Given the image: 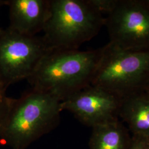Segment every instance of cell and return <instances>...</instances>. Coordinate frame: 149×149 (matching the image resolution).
<instances>
[{
	"label": "cell",
	"instance_id": "cell-8",
	"mask_svg": "<svg viewBox=\"0 0 149 149\" xmlns=\"http://www.w3.org/2000/svg\"><path fill=\"white\" fill-rule=\"evenodd\" d=\"M6 5L10 8L8 28L29 36L43 31L49 15L50 0H10Z\"/></svg>",
	"mask_w": 149,
	"mask_h": 149
},
{
	"label": "cell",
	"instance_id": "cell-9",
	"mask_svg": "<svg viewBox=\"0 0 149 149\" xmlns=\"http://www.w3.org/2000/svg\"><path fill=\"white\" fill-rule=\"evenodd\" d=\"M118 114L134 136L149 139V93L140 91L121 98Z\"/></svg>",
	"mask_w": 149,
	"mask_h": 149
},
{
	"label": "cell",
	"instance_id": "cell-7",
	"mask_svg": "<svg viewBox=\"0 0 149 149\" xmlns=\"http://www.w3.org/2000/svg\"><path fill=\"white\" fill-rule=\"evenodd\" d=\"M121 99L112 93L90 85L61 102L66 110L82 124L92 128L117 119Z\"/></svg>",
	"mask_w": 149,
	"mask_h": 149
},
{
	"label": "cell",
	"instance_id": "cell-15",
	"mask_svg": "<svg viewBox=\"0 0 149 149\" xmlns=\"http://www.w3.org/2000/svg\"><path fill=\"white\" fill-rule=\"evenodd\" d=\"M143 3L148 8H149V0H141Z\"/></svg>",
	"mask_w": 149,
	"mask_h": 149
},
{
	"label": "cell",
	"instance_id": "cell-13",
	"mask_svg": "<svg viewBox=\"0 0 149 149\" xmlns=\"http://www.w3.org/2000/svg\"><path fill=\"white\" fill-rule=\"evenodd\" d=\"M129 149H149V144L147 139L134 136Z\"/></svg>",
	"mask_w": 149,
	"mask_h": 149
},
{
	"label": "cell",
	"instance_id": "cell-12",
	"mask_svg": "<svg viewBox=\"0 0 149 149\" xmlns=\"http://www.w3.org/2000/svg\"><path fill=\"white\" fill-rule=\"evenodd\" d=\"M7 87L0 78V126L5 118L11 98L6 95Z\"/></svg>",
	"mask_w": 149,
	"mask_h": 149
},
{
	"label": "cell",
	"instance_id": "cell-14",
	"mask_svg": "<svg viewBox=\"0 0 149 149\" xmlns=\"http://www.w3.org/2000/svg\"><path fill=\"white\" fill-rule=\"evenodd\" d=\"M7 3V1H3V0H0V7L3 5H5ZM3 29H1L0 28V34L1 33V32H2Z\"/></svg>",
	"mask_w": 149,
	"mask_h": 149
},
{
	"label": "cell",
	"instance_id": "cell-11",
	"mask_svg": "<svg viewBox=\"0 0 149 149\" xmlns=\"http://www.w3.org/2000/svg\"><path fill=\"white\" fill-rule=\"evenodd\" d=\"M96 11L102 15H108L113 11L117 5L119 0H87Z\"/></svg>",
	"mask_w": 149,
	"mask_h": 149
},
{
	"label": "cell",
	"instance_id": "cell-10",
	"mask_svg": "<svg viewBox=\"0 0 149 149\" xmlns=\"http://www.w3.org/2000/svg\"><path fill=\"white\" fill-rule=\"evenodd\" d=\"M127 132L118 119L92 128L90 149H129Z\"/></svg>",
	"mask_w": 149,
	"mask_h": 149
},
{
	"label": "cell",
	"instance_id": "cell-1",
	"mask_svg": "<svg viewBox=\"0 0 149 149\" xmlns=\"http://www.w3.org/2000/svg\"><path fill=\"white\" fill-rule=\"evenodd\" d=\"M102 52V47L88 51L52 49L27 80L33 89L64 101L91 85Z\"/></svg>",
	"mask_w": 149,
	"mask_h": 149
},
{
	"label": "cell",
	"instance_id": "cell-4",
	"mask_svg": "<svg viewBox=\"0 0 149 149\" xmlns=\"http://www.w3.org/2000/svg\"><path fill=\"white\" fill-rule=\"evenodd\" d=\"M149 81V51L125 50L109 42L102 52L91 85L120 99L145 90Z\"/></svg>",
	"mask_w": 149,
	"mask_h": 149
},
{
	"label": "cell",
	"instance_id": "cell-2",
	"mask_svg": "<svg viewBox=\"0 0 149 149\" xmlns=\"http://www.w3.org/2000/svg\"><path fill=\"white\" fill-rule=\"evenodd\" d=\"M61 102L31 88L18 98H10L0 126V140L12 149H26L59 125Z\"/></svg>",
	"mask_w": 149,
	"mask_h": 149
},
{
	"label": "cell",
	"instance_id": "cell-3",
	"mask_svg": "<svg viewBox=\"0 0 149 149\" xmlns=\"http://www.w3.org/2000/svg\"><path fill=\"white\" fill-rule=\"evenodd\" d=\"M104 26V18L87 0H50L42 37L51 49H78Z\"/></svg>",
	"mask_w": 149,
	"mask_h": 149
},
{
	"label": "cell",
	"instance_id": "cell-5",
	"mask_svg": "<svg viewBox=\"0 0 149 149\" xmlns=\"http://www.w3.org/2000/svg\"><path fill=\"white\" fill-rule=\"evenodd\" d=\"M52 50L42 36L22 34L7 27L0 34V78L7 87L29 78Z\"/></svg>",
	"mask_w": 149,
	"mask_h": 149
},
{
	"label": "cell",
	"instance_id": "cell-16",
	"mask_svg": "<svg viewBox=\"0 0 149 149\" xmlns=\"http://www.w3.org/2000/svg\"><path fill=\"white\" fill-rule=\"evenodd\" d=\"M145 90L146 91L149 93V82H148V85L146 86V87Z\"/></svg>",
	"mask_w": 149,
	"mask_h": 149
},
{
	"label": "cell",
	"instance_id": "cell-6",
	"mask_svg": "<svg viewBox=\"0 0 149 149\" xmlns=\"http://www.w3.org/2000/svg\"><path fill=\"white\" fill-rule=\"evenodd\" d=\"M109 42L125 50L149 51V8L141 0H119L104 18Z\"/></svg>",
	"mask_w": 149,
	"mask_h": 149
},
{
	"label": "cell",
	"instance_id": "cell-17",
	"mask_svg": "<svg viewBox=\"0 0 149 149\" xmlns=\"http://www.w3.org/2000/svg\"><path fill=\"white\" fill-rule=\"evenodd\" d=\"M148 142H149V139H148Z\"/></svg>",
	"mask_w": 149,
	"mask_h": 149
}]
</instances>
